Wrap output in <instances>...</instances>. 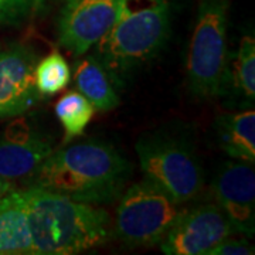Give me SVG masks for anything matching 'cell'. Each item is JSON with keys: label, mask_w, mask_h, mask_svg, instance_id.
<instances>
[{"label": "cell", "mask_w": 255, "mask_h": 255, "mask_svg": "<svg viewBox=\"0 0 255 255\" xmlns=\"http://www.w3.org/2000/svg\"><path fill=\"white\" fill-rule=\"evenodd\" d=\"M145 177L159 184L179 204L194 200L204 177L197 156L182 140L162 135L140 137L135 146Z\"/></svg>", "instance_id": "6"}, {"label": "cell", "mask_w": 255, "mask_h": 255, "mask_svg": "<svg viewBox=\"0 0 255 255\" xmlns=\"http://www.w3.org/2000/svg\"><path fill=\"white\" fill-rule=\"evenodd\" d=\"M220 149L231 159L254 164L255 112L254 110L228 114L217 119L216 125Z\"/></svg>", "instance_id": "13"}, {"label": "cell", "mask_w": 255, "mask_h": 255, "mask_svg": "<svg viewBox=\"0 0 255 255\" xmlns=\"http://www.w3.org/2000/svg\"><path fill=\"white\" fill-rule=\"evenodd\" d=\"M254 253V246L250 244L246 238H233L231 236L213 247L207 255H250Z\"/></svg>", "instance_id": "19"}, {"label": "cell", "mask_w": 255, "mask_h": 255, "mask_svg": "<svg viewBox=\"0 0 255 255\" xmlns=\"http://www.w3.org/2000/svg\"><path fill=\"white\" fill-rule=\"evenodd\" d=\"M237 234L217 204L182 209L159 243L163 254L207 255L224 238Z\"/></svg>", "instance_id": "7"}, {"label": "cell", "mask_w": 255, "mask_h": 255, "mask_svg": "<svg viewBox=\"0 0 255 255\" xmlns=\"http://www.w3.org/2000/svg\"><path fill=\"white\" fill-rule=\"evenodd\" d=\"M36 87L40 95H54L63 91L71 81V68L58 50H53L37 63Z\"/></svg>", "instance_id": "16"}, {"label": "cell", "mask_w": 255, "mask_h": 255, "mask_svg": "<svg viewBox=\"0 0 255 255\" xmlns=\"http://www.w3.org/2000/svg\"><path fill=\"white\" fill-rule=\"evenodd\" d=\"M51 0H0V26L21 27L43 16Z\"/></svg>", "instance_id": "17"}, {"label": "cell", "mask_w": 255, "mask_h": 255, "mask_svg": "<svg viewBox=\"0 0 255 255\" xmlns=\"http://www.w3.org/2000/svg\"><path fill=\"white\" fill-rule=\"evenodd\" d=\"M36 51L28 47L0 50V119L20 117L36 105Z\"/></svg>", "instance_id": "10"}, {"label": "cell", "mask_w": 255, "mask_h": 255, "mask_svg": "<svg viewBox=\"0 0 255 255\" xmlns=\"http://www.w3.org/2000/svg\"><path fill=\"white\" fill-rule=\"evenodd\" d=\"M16 189V184L13 180H9V179H4L0 176V199L4 197L7 193H10L11 190Z\"/></svg>", "instance_id": "20"}, {"label": "cell", "mask_w": 255, "mask_h": 255, "mask_svg": "<svg viewBox=\"0 0 255 255\" xmlns=\"http://www.w3.org/2000/svg\"><path fill=\"white\" fill-rule=\"evenodd\" d=\"M122 0H64L57 17L58 44L85 55L114 24Z\"/></svg>", "instance_id": "8"}, {"label": "cell", "mask_w": 255, "mask_h": 255, "mask_svg": "<svg viewBox=\"0 0 255 255\" xmlns=\"http://www.w3.org/2000/svg\"><path fill=\"white\" fill-rule=\"evenodd\" d=\"M170 0H122L110 30L92 47L94 58L112 81L153 60L170 34Z\"/></svg>", "instance_id": "3"}, {"label": "cell", "mask_w": 255, "mask_h": 255, "mask_svg": "<svg viewBox=\"0 0 255 255\" xmlns=\"http://www.w3.org/2000/svg\"><path fill=\"white\" fill-rule=\"evenodd\" d=\"M34 255H74L105 246L114 234L110 213L95 204L28 184L23 189Z\"/></svg>", "instance_id": "2"}, {"label": "cell", "mask_w": 255, "mask_h": 255, "mask_svg": "<svg viewBox=\"0 0 255 255\" xmlns=\"http://www.w3.org/2000/svg\"><path fill=\"white\" fill-rule=\"evenodd\" d=\"M74 81L78 92H81L97 111H112L121 104L111 75L94 57H84L75 63Z\"/></svg>", "instance_id": "14"}, {"label": "cell", "mask_w": 255, "mask_h": 255, "mask_svg": "<svg viewBox=\"0 0 255 255\" xmlns=\"http://www.w3.org/2000/svg\"><path fill=\"white\" fill-rule=\"evenodd\" d=\"M53 152L48 137L18 119L0 137V176L13 182L28 177Z\"/></svg>", "instance_id": "11"}, {"label": "cell", "mask_w": 255, "mask_h": 255, "mask_svg": "<svg viewBox=\"0 0 255 255\" xmlns=\"http://www.w3.org/2000/svg\"><path fill=\"white\" fill-rule=\"evenodd\" d=\"M211 196L231 226L244 237L255 233V172L251 163L230 160L214 174Z\"/></svg>", "instance_id": "9"}, {"label": "cell", "mask_w": 255, "mask_h": 255, "mask_svg": "<svg viewBox=\"0 0 255 255\" xmlns=\"http://www.w3.org/2000/svg\"><path fill=\"white\" fill-rule=\"evenodd\" d=\"M236 84L250 102L255 100V40L253 36L241 38L236 64H234Z\"/></svg>", "instance_id": "18"}, {"label": "cell", "mask_w": 255, "mask_h": 255, "mask_svg": "<svg viewBox=\"0 0 255 255\" xmlns=\"http://www.w3.org/2000/svg\"><path fill=\"white\" fill-rule=\"evenodd\" d=\"M228 0H200L187 54V82L201 98H216L230 80Z\"/></svg>", "instance_id": "4"}, {"label": "cell", "mask_w": 255, "mask_h": 255, "mask_svg": "<svg viewBox=\"0 0 255 255\" xmlns=\"http://www.w3.org/2000/svg\"><path fill=\"white\" fill-rule=\"evenodd\" d=\"M180 206L159 184L145 177L121 194L114 234L128 246H156L179 217Z\"/></svg>", "instance_id": "5"}, {"label": "cell", "mask_w": 255, "mask_h": 255, "mask_svg": "<svg viewBox=\"0 0 255 255\" xmlns=\"http://www.w3.org/2000/svg\"><path fill=\"white\" fill-rule=\"evenodd\" d=\"M130 174L132 166L117 147L92 139L54 150L28 176L27 186L100 206L118 200Z\"/></svg>", "instance_id": "1"}, {"label": "cell", "mask_w": 255, "mask_h": 255, "mask_svg": "<svg viewBox=\"0 0 255 255\" xmlns=\"http://www.w3.org/2000/svg\"><path fill=\"white\" fill-rule=\"evenodd\" d=\"M0 255H34L23 189L0 199Z\"/></svg>", "instance_id": "12"}, {"label": "cell", "mask_w": 255, "mask_h": 255, "mask_svg": "<svg viewBox=\"0 0 255 255\" xmlns=\"http://www.w3.org/2000/svg\"><path fill=\"white\" fill-rule=\"evenodd\" d=\"M55 117L64 129V140L68 142L82 135L85 128L91 122L95 108L81 92H67L55 104Z\"/></svg>", "instance_id": "15"}]
</instances>
